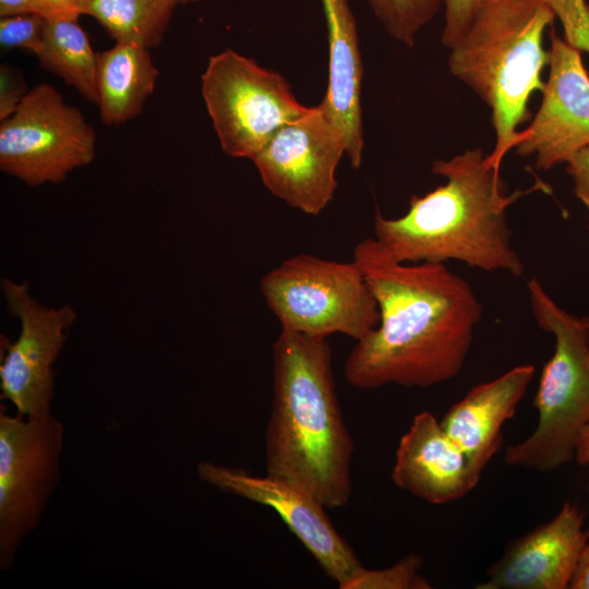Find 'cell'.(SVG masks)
<instances>
[{"instance_id": "cell-1", "label": "cell", "mask_w": 589, "mask_h": 589, "mask_svg": "<svg viewBox=\"0 0 589 589\" xmlns=\"http://www.w3.org/2000/svg\"><path fill=\"white\" fill-rule=\"evenodd\" d=\"M352 261L374 293L380 322L348 354V384L430 387L455 377L482 317L471 285L444 263L398 262L375 238L358 242Z\"/></svg>"}, {"instance_id": "cell-2", "label": "cell", "mask_w": 589, "mask_h": 589, "mask_svg": "<svg viewBox=\"0 0 589 589\" xmlns=\"http://www.w3.org/2000/svg\"><path fill=\"white\" fill-rule=\"evenodd\" d=\"M432 172L445 183L412 195L406 214L387 218L376 213L374 238L385 252L401 263L458 261L520 277L525 267L512 245L506 212L521 196L549 187L540 181L503 193L500 171L481 148L435 160Z\"/></svg>"}, {"instance_id": "cell-3", "label": "cell", "mask_w": 589, "mask_h": 589, "mask_svg": "<svg viewBox=\"0 0 589 589\" xmlns=\"http://www.w3.org/2000/svg\"><path fill=\"white\" fill-rule=\"evenodd\" d=\"M353 450L327 337L281 328L273 344L266 472L303 488L326 508H338L351 496Z\"/></svg>"}, {"instance_id": "cell-4", "label": "cell", "mask_w": 589, "mask_h": 589, "mask_svg": "<svg viewBox=\"0 0 589 589\" xmlns=\"http://www.w3.org/2000/svg\"><path fill=\"white\" fill-rule=\"evenodd\" d=\"M556 19L549 0H477L468 26L449 49L448 69L491 109L495 144L486 155L500 171L529 119L528 101L544 88L550 62L543 35Z\"/></svg>"}, {"instance_id": "cell-5", "label": "cell", "mask_w": 589, "mask_h": 589, "mask_svg": "<svg viewBox=\"0 0 589 589\" xmlns=\"http://www.w3.org/2000/svg\"><path fill=\"white\" fill-rule=\"evenodd\" d=\"M527 288L538 326L554 337V351L543 365L533 400L538 423L528 437L506 448L504 462L551 472L574 460L589 424V318L561 308L537 278Z\"/></svg>"}, {"instance_id": "cell-6", "label": "cell", "mask_w": 589, "mask_h": 589, "mask_svg": "<svg viewBox=\"0 0 589 589\" xmlns=\"http://www.w3.org/2000/svg\"><path fill=\"white\" fill-rule=\"evenodd\" d=\"M260 289L281 328L304 335L358 341L380 322L377 301L354 261L300 253L263 275Z\"/></svg>"}, {"instance_id": "cell-7", "label": "cell", "mask_w": 589, "mask_h": 589, "mask_svg": "<svg viewBox=\"0 0 589 589\" xmlns=\"http://www.w3.org/2000/svg\"><path fill=\"white\" fill-rule=\"evenodd\" d=\"M202 96L221 149L236 158L252 159L309 109L280 73L229 48L208 59Z\"/></svg>"}, {"instance_id": "cell-8", "label": "cell", "mask_w": 589, "mask_h": 589, "mask_svg": "<svg viewBox=\"0 0 589 589\" xmlns=\"http://www.w3.org/2000/svg\"><path fill=\"white\" fill-rule=\"evenodd\" d=\"M64 426L51 412L37 417L0 409V569L13 567L57 488Z\"/></svg>"}, {"instance_id": "cell-9", "label": "cell", "mask_w": 589, "mask_h": 589, "mask_svg": "<svg viewBox=\"0 0 589 589\" xmlns=\"http://www.w3.org/2000/svg\"><path fill=\"white\" fill-rule=\"evenodd\" d=\"M84 115L48 84L33 87L0 124V168L29 187L59 183L95 157Z\"/></svg>"}, {"instance_id": "cell-10", "label": "cell", "mask_w": 589, "mask_h": 589, "mask_svg": "<svg viewBox=\"0 0 589 589\" xmlns=\"http://www.w3.org/2000/svg\"><path fill=\"white\" fill-rule=\"evenodd\" d=\"M342 156L344 140L317 105L279 129L251 160L274 196L315 216L334 197Z\"/></svg>"}, {"instance_id": "cell-11", "label": "cell", "mask_w": 589, "mask_h": 589, "mask_svg": "<svg viewBox=\"0 0 589 589\" xmlns=\"http://www.w3.org/2000/svg\"><path fill=\"white\" fill-rule=\"evenodd\" d=\"M10 312L21 324L15 341H5L0 365L1 399L11 401L22 417L51 412L55 393L52 365L67 339V330L76 318L70 305L58 309L38 303L26 283L1 280ZM3 338V337H2Z\"/></svg>"}, {"instance_id": "cell-12", "label": "cell", "mask_w": 589, "mask_h": 589, "mask_svg": "<svg viewBox=\"0 0 589 589\" xmlns=\"http://www.w3.org/2000/svg\"><path fill=\"white\" fill-rule=\"evenodd\" d=\"M196 473L202 482L219 491L273 508L340 589L363 567L327 516L326 507L303 488L268 473L255 476L211 461H201Z\"/></svg>"}, {"instance_id": "cell-13", "label": "cell", "mask_w": 589, "mask_h": 589, "mask_svg": "<svg viewBox=\"0 0 589 589\" xmlns=\"http://www.w3.org/2000/svg\"><path fill=\"white\" fill-rule=\"evenodd\" d=\"M549 77L530 124L520 131L516 153L533 157L538 170L565 164L589 145V74L581 51L552 29Z\"/></svg>"}, {"instance_id": "cell-14", "label": "cell", "mask_w": 589, "mask_h": 589, "mask_svg": "<svg viewBox=\"0 0 589 589\" xmlns=\"http://www.w3.org/2000/svg\"><path fill=\"white\" fill-rule=\"evenodd\" d=\"M589 541L584 516L565 502L549 521L512 541L477 589H568Z\"/></svg>"}, {"instance_id": "cell-15", "label": "cell", "mask_w": 589, "mask_h": 589, "mask_svg": "<svg viewBox=\"0 0 589 589\" xmlns=\"http://www.w3.org/2000/svg\"><path fill=\"white\" fill-rule=\"evenodd\" d=\"M480 477L440 420L429 411L413 417L396 449L392 480L397 488L441 505L462 498Z\"/></svg>"}, {"instance_id": "cell-16", "label": "cell", "mask_w": 589, "mask_h": 589, "mask_svg": "<svg viewBox=\"0 0 589 589\" xmlns=\"http://www.w3.org/2000/svg\"><path fill=\"white\" fill-rule=\"evenodd\" d=\"M534 372L532 364H520L476 385L440 420L478 474L500 450L502 428L515 416Z\"/></svg>"}, {"instance_id": "cell-17", "label": "cell", "mask_w": 589, "mask_h": 589, "mask_svg": "<svg viewBox=\"0 0 589 589\" xmlns=\"http://www.w3.org/2000/svg\"><path fill=\"white\" fill-rule=\"evenodd\" d=\"M329 46L328 82L318 104L325 118L341 135L353 169L362 164L364 135L361 88L363 64L357 24L348 0H322Z\"/></svg>"}, {"instance_id": "cell-18", "label": "cell", "mask_w": 589, "mask_h": 589, "mask_svg": "<svg viewBox=\"0 0 589 589\" xmlns=\"http://www.w3.org/2000/svg\"><path fill=\"white\" fill-rule=\"evenodd\" d=\"M158 70L147 48L132 43L97 53L99 117L106 125H120L137 117L155 89Z\"/></svg>"}, {"instance_id": "cell-19", "label": "cell", "mask_w": 589, "mask_h": 589, "mask_svg": "<svg viewBox=\"0 0 589 589\" xmlns=\"http://www.w3.org/2000/svg\"><path fill=\"white\" fill-rule=\"evenodd\" d=\"M40 65L61 77L87 101L97 105V53L76 20H46L43 44L36 55Z\"/></svg>"}, {"instance_id": "cell-20", "label": "cell", "mask_w": 589, "mask_h": 589, "mask_svg": "<svg viewBox=\"0 0 589 589\" xmlns=\"http://www.w3.org/2000/svg\"><path fill=\"white\" fill-rule=\"evenodd\" d=\"M172 9L166 0H87L85 14L95 17L116 41L149 49L163 40Z\"/></svg>"}, {"instance_id": "cell-21", "label": "cell", "mask_w": 589, "mask_h": 589, "mask_svg": "<svg viewBox=\"0 0 589 589\" xmlns=\"http://www.w3.org/2000/svg\"><path fill=\"white\" fill-rule=\"evenodd\" d=\"M373 14L395 40L413 46L419 32L433 20L443 0H366Z\"/></svg>"}, {"instance_id": "cell-22", "label": "cell", "mask_w": 589, "mask_h": 589, "mask_svg": "<svg viewBox=\"0 0 589 589\" xmlns=\"http://www.w3.org/2000/svg\"><path fill=\"white\" fill-rule=\"evenodd\" d=\"M422 557L407 554L389 567L361 570L344 589H430V581L422 575Z\"/></svg>"}, {"instance_id": "cell-23", "label": "cell", "mask_w": 589, "mask_h": 589, "mask_svg": "<svg viewBox=\"0 0 589 589\" xmlns=\"http://www.w3.org/2000/svg\"><path fill=\"white\" fill-rule=\"evenodd\" d=\"M44 26L45 19L34 12L2 16L1 47L25 49L36 56L43 44Z\"/></svg>"}, {"instance_id": "cell-24", "label": "cell", "mask_w": 589, "mask_h": 589, "mask_svg": "<svg viewBox=\"0 0 589 589\" xmlns=\"http://www.w3.org/2000/svg\"><path fill=\"white\" fill-rule=\"evenodd\" d=\"M562 24L564 39L589 53V5L586 0H549Z\"/></svg>"}, {"instance_id": "cell-25", "label": "cell", "mask_w": 589, "mask_h": 589, "mask_svg": "<svg viewBox=\"0 0 589 589\" xmlns=\"http://www.w3.org/2000/svg\"><path fill=\"white\" fill-rule=\"evenodd\" d=\"M477 0H443L445 24L442 43L450 49L464 35Z\"/></svg>"}, {"instance_id": "cell-26", "label": "cell", "mask_w": 589, "mask_h": 589, "mask_svg": "<svg viewBox=\"0 0 589 589\" xmlns=\"http://www.w3.org/2000/svg\"><path fill=\"white\" fill-rule=\"evenodd\" d=\"M27 94L23 76L13 67L0 68V120L11 116Z\"/></svg>"}, {"instance_id": "cell-27", "label": "cell", "mask_w": 589, "mask_h": 589, "mask_svg": "<svg viewBox=\"0 0 589 589\" xmlns=\"http://www.w3.org/2000/svg\"><path fill=\"white\" fill-rule=\"evenodd\" d=\"M565 164L576 197L589 211V145L576 152Z\"/></svg>"}, {"instance_id": "cell-28", "label": "cell", "mask_w": 589, "mask_h": 589, "mask_svg": "<svg viewBox=\"0 0 589 589\" xmlns=\"http://www.w3.org/2000/svg\"><path fill=\"white\" fill-rule=\"evenodd\" d=\"M87 0H31L32 11L46 20H77Z\"/></svg>"}, {"instance_id": "cell-29", "label": "cell", "mask_w": 589, "mask_h": 589, "mask_svg": "<svg viewBox=\"0 0 589 589\" xmlns=\"http://www.w3.org/2000/svg\"><path fill=\"white\" fill-rule=\"evenodd\" d=\"M570 589H589V541L580 556L570 584Z\"/></svg>"}, {"instance_id": "cell-30", "label": "cell", "mask_w": 589, "mask_h": 589, "mask_svg": "<svg viewBox=\"0 0 589 589\" xmlns=\"http://www.w3.org/2000/svg\"><path fill=\"white\" fill-rule=\"evenodd\" d=\"M28 12H33L31 0H0L1 17Z\"/></svg>"}, {"instance_id": "cell-31", "label": "cell", "mask_w": 589, "mask_h": 589, "mask_svg": "<svg viewBox=\"0 0 589 589\" xmlns=\"http://www.w3.org/2000/svg\"><path fill=\"white\" fill-rule=\"evenodd\" d=\"M574 459L581 466H589V424L585 428L577 442ZM587 532L589 537V529Z\"/></svg>"}, {"instance_id": "cell-32", "label": "cell", "mask_w": 589, "mask_h": 589, "mask_svg": "<svg viewBox=\"0 0 589 589\" xmlns=\"http://www.w3.org/2000/svg\"><path fill=\"white\" fill-rule=\"evenodd\" d=\"M166 1L169 2L172 7H176L178 4H189L197 0H166Z\"/></svg>"}, {"instance_id": "cell-33", "label": "cell", "mask_w": 589, "mask_h": 589, "mask_svg": "<svg viewBox=\"0 0 589 589\" xmlns=\"http://www.w3.org/2000/svg\"><path fill=\"white\" fill-rule=\"evenodd\" d=\"M588 338H589V324H588Z\"/></svg>"}, {"instance_id": "cell-34", "label": "cell", "mask_w": 589, "mask_h": 589, "mask_svg": "<svg viewBox=\"0 0 589 589\" xmlns=\"http://www.w3.org/2000/svg\"><path fill=\"white\" fill-rule=\"evenodd\" d=\"M589 212V211H588Z\"/></svg>"}]
</instances>
